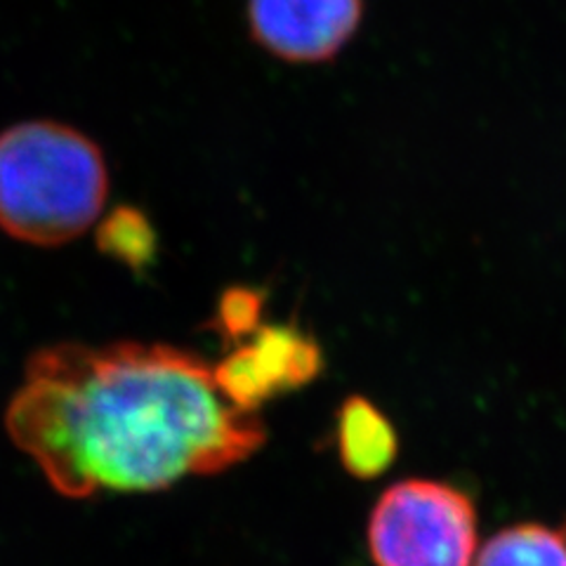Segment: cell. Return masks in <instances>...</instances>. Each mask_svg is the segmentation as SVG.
Segmentation results:
<instances>
[{"mask_svg": "<svg viewBox=\"0 0 566 566\" xmlns=\"http://www.w3.org/2000/svg\"><path fill=\"white\" fill-rule=\"evenodd\" d=\"M12 444L69 499L161 491L243 463L268 441L197 352L60 343L33 354L6 411Z\"/></svg>", "mask_w": 566, "mask_h": 566, "instance_id": "obj_1", "label": "cell"}, {"mask_svg": "<svg viewBox=\"0 0 566 566\" xmlns=\"http://www.w3.org/2000/svg\"><path fill=\"white\" fill-rule=\"evenodd\" d=\"M109 168L95 142L60 120L0 133V229L55 248L83 237L104 210Z\"/></svg>", "mask_w": 566, "mask_h": 566, "instance_id": "obj_2", "label": "cell"}, {"mask_svg": "<svg viewBox=\"0 0 566 566\" xmlns=\"http://www.w3.org/2000/svg\"><path fill=\"white\" fill-rule=\"evenodd\" d=\"M368 547L378 566H474V503L444 482H399L370 512Z\"/></svg>", "mask_w": 566, "mask_h": 566, "instance_id": "obj_3", "label": "cell"}, {"mask_svg": "<svg viewBox=\"0 0 566 566\" xmlns=\"http://www.w3.org/2000/svg\"><path fill=\"white\" fill-rule=\"evenodd\" d=\"M324 352L295 324L260 326L212 366L220 392L243 411L260 413L264 403L318 378Z\"/></svg>", "mask_w": 566, "mask_h": 566, "instance_id": "obj_4", "label": "cell"}, {"mask_svg": "<svg viewBox=\"0 0 566 566\" xmlns=\"http://www.w3.org/2000/svg\"><path fill=\"white\" fill-rule=\"evenodd\" d=\"M364 0H245L255 45L286 64H326L354 41Z\"/></svg>", "mask_w": 566, "mask_h": 566, "instance_id": "obj_5", "label": "cell"}, {"mask_svg": "<svg viewBox=\"0 0 566 566\" xmlns=\"http://www.w3.org/2000/svg\"><path fill=\"white\" fill-rule=\"evenodd\" d=\"M335 434L343 468L359 480H376L399 455L395 424L366 397H349L340 406Z\"/></svg>", "mask_w": 566, "mask_h": 566, "instance_id": "obj_6", "label": "cell"}, {"mask_svg": "<svg viewBox=\"0 0 566 566\" xmlns=\"http://www.w3.org/2000/svg\"><path fill=\"white\" fill-rule=\"evenodd\" d=\"M474 566H566V526H507L484 543Z\"/></svg>", "mask_w": 566, "mask_h": 566, "instance_id": "obj_7", "label": "cell"}, {"mask_svg": "<svg viewBox=\"0 0 566 566\" xmlns=\"http://www.w3.org/2000/svg\"><path fill=\"white\" fill-rule=\"evenodd\" d=\"M97 248L130 270H139L156 255V232L145 212L133 206H118L99 222Z\"/></svg>", "mask_w": 566, "mask_h": 566, "instance_id": "obj_8", "label": "cell"}, {"mask_svg": "<svg viewBox=\"0 0 566 566\" xmlns=\"http://www.w3.org/2000/svg\"><path fill=\"white\" fill-rule=\"evenodd\" d=\"M262 314L264 295L260 291L245 286L227 289L220 297L216 318H212V328H216L224 340L237 345L262 326Z\"/></svg>", "mask_w": 566, "mask_h": 566, "instance_id": "obj_9", "label": "cell"}]
</instances>
